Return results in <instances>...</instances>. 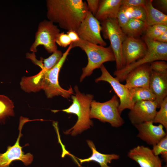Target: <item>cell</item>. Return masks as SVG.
I'll return each mask as SVG.
<instances>
[{
	"instance_id": "6da1fadb",
	"label": "cell",
	"mask_w": 167,
	"mask_h": 167,
	"mask_svg": "<svg viewBox=\"0 0 167 167\" xmlns=\"http://www.w3.org/2000/svg\"><path fill=\"white\" fill-rule=\"evenodd\" d=\"M47 16L49 20L58 24L60 27L76 32L89 11L82 0H47Z\"/></svg>"
},
{
	"instance_id": "7a4b0ae2",
	"label": "cell",
	"mask_w": 167,
	"mask_h": 167,
	"mask_svg": "<svg viewBox=\"0 0 167 167\" xmlns=\"http://www.w3.org/2000/svg\"><path fill=\"white\" fill-rule=\"evenodd\" d=\"M75 93L72 95V104L67 108L61 110L67 113L74 114L78 119L74 125L64 132L66 135L75 136L90 128L93 123L90 118V106L94 96L81 93L77 85L74 88Z\"/></svg>"
},
{
	"instance_id": "3957f363",
	"label": "cell",
	"mask_w": 167,
	"mask_h": 167,
	"mask_svg": "<svg viewBox=\"0 0 167 167\" xmlns=\"http://www.w3.org/2000/svg\"><path fill=\"white\" fill-rule=\"evenodd\" d=\"M73 48L79 47L86 53L88 58L86 66L82 68L80 82L90 75L95 69L100 68L106 62L115 61V58L110 46L105 47L95 44L80 39L71 43Z\"/></svg>"
},
{
	"instance_id": "277c9868",
	"label": "cell",
	"mask_w": 167,
	"mask_h": 167,
	"mask_svg": "<svg viewBox=\"0 0 167 167\" xmlns=\"http://www.w3.org/2000/svg\"><path fill=\"white\" fill-rule=\"evenodd\" d=\"M73 48L71 43L63 53L58 63L53 68L47 71L41 70L38 73L39 76V88L44 91L48 98H51L56 96H60L66 98H69L74 94L71 87L68 89L61 87L58 81L59 74L69 53Z\"/></svg>"
},
{
	"instance_id": "5b68a950",
	"label": "cell",
	"mask_w": 167,
	"mask_h": 167,
	"mask_svg": "<svg viewBox=\"0 0 167 167\" xmlns=\"http://www.w3.org/2000/svg\"><path fill=\"white\" fill-rule=\"evenodd\" d=\"M142 39L147 45V53L140 59L120 70L114 71L113 75L115 78L120 82L124 81L127 75L140 66L157 60L167 61V43L159 42L143 36Z\"/></svg>"
},
{
	"instance_id": "8992f818",
	"label": "cell",
	"mask_w": 167,
	"mask_h": 167,
	"mask_svg": "<svg viewBox=\"0 0 167 167\" xmlns=\"http://www.w3.org/2000/svg\"><path fill=\"white\" fill-rule=\"evenodd\" d=\"M101 32L104 38L109 40L115 58L116 70L124 67L122 52V44L126 37L117 18L109 19L101 21Z\"/></svg>"
},
{
	"instance_id": "52a82bcc",
	"label": "cell",
	"mask_w": 167,
	"mask_h": 167,
	"mask_svg": "<svg viewBox=\"0 0 167 167\" xmlns=\"http://www.w3.org/2000/svg\"><path fill=\"white\" fill-rule=\"evenodd\" d=\"M119 104V99L115 95L104 102L93 100L91 104L90 118L108 122L114 127L121 126L124 123V121L118 111Z\"/></svg>"
},
{
	"instance_id": "ba28073f",
	"label": "cell",
	"mask_w": 167,
	"mask_h": 167,
	"mask_svg": "<svg viewBox=\"0 0 167 167\" xmlns=\"http://www.w3.org/2000/svg\"><path fill=\"white\" fill-rule=\"evenodd\" d=\"M60 30L57 26L49 20H44L40 22L36 33L35 40L30 50L35 53L37 51V47L42 45L47 52L52 53L58 50L55 41Z\"/></svg>"
},
{
	"instance_id": "9c48e42d",
	"label": "cell",
	"mask_w": 167,
	"mask_h": 167,
	"mask_svg": "<svg viewBox=\"0 0 167 167\" xmlns=\"http://www.w3.org/2000/svg\"><path fill=\"white\" fill-rule=\"evenodd\" d=\"M36 120H29L28 118L20 117L19 127V133L17 140L14 145L7 147L5 152L0 153V167H9L11 163L16 160L22 161L26 166L31 163L33 158V155L29 153L24 154L22 150L24 147L20 145L19 140L23 135L21 131L24 124L28 122Z\"/></svg>"
},
{
	"instance_id": "30bf717a",
	"label": "cell",
	"mask_w": 167,
	"mask_h": 167,
	"mask_svg": "<svg viewBox=\"0 0 167 167\" xmlns=\"http://www.w3.org/2000/svg\"><path fill=\"white\" fill-rule=\"evenodd\" d=\"M100 68L101 74L99 77L96 79L95 82L104 81L110 84L119 99L120 104L118 111L121 114L125 109H131L135 103L132 101L129 88L125 84H121L115 77L112 76L103 64L101 66Z\"/></svg>"
},
{
	"instance_id": "8fae6325",
	"label": "cell",
	"mask_w": 167,
	"mask_h": 167,
	"mask_svg": "<svg viewBox=\"0 0 167 167\" xmlns=\"http://www.w3.org/2000/svg\"><path fill=\"white\" fill-rule=\"evenodd\" d=\"M101 30L100 21L89 11L76 32L80 39L105 47L107 43L101 36Z\"/></svg>"
},
{
	"instance_id": "7c38bea8",
	"label": "cell",
	"mask_w": 167,
	"mask_h": 167,
	"mask_svg": "<svg viewBox=\"0 0 167 167\" xmlns=\"http://www.w3.org/2000/svg\"><path fill=\"white\" fill-rule=\"evenodd\" d=\"M147 49V45L142 39L126 36L122 47L124 67L142 58Z\"/></svg>"
},
{
	"instance_id": "4fadbf2b",
	"label": "cell",
	"mask_w": 167,
	"mask_h": 167,
	"mask_svg": "<svg viewBox=\"0 0 167 167\" xmlns=\"http://www.w3.org/2000/svg\"><path fill=\"white\" fill-rule=\"evenodd\" d=\"M157 105L155 101H140L135 103L128 113V117L133 125L152 121L156 113Z\"/></svg>"
},
{
	"instance_id": "5bb4252c",
	"label": "cell",
	"mask_w": 167,
	"mask_h": 167,
	"mask_svg": "<svg viewBox=\"0 0 167 167\" xmlns=\"http://www.w3.org/2000/svg\"><path fill=\"white\" fill-rule=\"evenodd\" d=\"M127 156L135 161L140 167H162V161L155 155L152 149L143 145H138L128 152Z\"/></svg>"
},
{
	"instance_id": "9a60e30c",
	"label": "cell",
	"mask_w": 167,
	"mask_h": 167,
	"mask_svg": "<svg viewBox=\"0 0 167 167\" xmlns=\"http://www.w3.org/2000/svg\"><path fill=\"white\" fill-rule=\"evenodd\" d=\"M134 126L138 132L137 136L152 146L167 135L162 125H155L152 121L146 122Z\"/></svg>"
},
{
	"instance_id": "2e32d148",
	"label": "cell",
	"mask_w": 167,
	"mask_h": 167,
	"mask_svg": "<svg viewBox=\"0 0 167 167\" xmlns=\"http://www.w3.org/2000/svg\"><path fill=\"white\" fill-rule=\"evenodd\" d=\"M149 88L155 96L154 101L158 108L167 96V70H151Z\"/></svg>"
},
{
	"instance_id": "e0dca14e",
	"label": "cell",
	"mask_w": 167,
	"mask_h": 167,
	"mask_svg": "<svg viewBox=\"0 0 167 167\" xmlns=\"http://www.w3.org/2000/svg\"><path fill=\"white\" fill-rule=\"evenodd\" d=\"M151 69L150 63L140 66L130 71L126 76L125 84L129 88H149Z\"/></svg>"
},
{
	"instance_id": "ac0fdd59",
	"label": "cell",
	"mask_w": 167,
	"mask_h": 167,
	"mask_svg": "<svg viewBox=\"0 0 167 167\" xmlns=\"http://www.w3.org/2000/svg\"><path fill=\"white\" fill-rule=\"evenodd\" d=\"M122 5V0H100L99 8L95 17L101 21L117 18Z\"/></svg>"
},
{
	"instance_id": "d6986e66",
	"label": "cell",
	"mask_w": 167,
	"mask_h": 167,
	"mask_svg": "<svg viewBox=\"0 0 167 167\" xmlns=\"http://www.w3.org/2000/svg\"><path fill=\"white\" fill-rule=\"evenodd\" d=\"M87 142L92 151V155L87 158H78L81 164L94 161L98 163L101 167H111L108 166V163H110L113 160L119 159V156L117 154H104L99 152L92 141L88 140Z\"/></svg>"
},
{
	"instance_id": "ffe728a7",
	"label": "cell",
	"mask_w": 167,
	"mask_h": 167,
	"mask_svg": "<svg viewBox=\"0 0 167 167\" xmlns=\"http://www.w3.org/2000/svg\"><path fill=\"white\" fill-rule=\"evenodd\" d=\"M152 0H146L144 9L146 16L145 23L146 27L156 24H167V15L155 8Z\"/></svg>"
},
{
	"instance_id": "44dd1931",
	"label": "cell",
	"mask_w": 167,
	"mask_h": 167,
	"mask_svg": "<svg viewBox=\"0 0 167 167\" xmlns=\"http://www.w3.org/2000/svg\"><path fill=\"white\" fill-rule=\"evenodd\" d=\"M147 27L144 21L139 19H131L122 29L126 36L139 38Z\"/></svg>"
},
{
	"instance_id": "7402d4cb",
	"label": "cell",
	"mask_w": 167,
	"mask_h": 167,
	"mask_svg": "<svg viewBox=\"0 0 167 167\" xmlns=\"http://www.w3.org/2000/svg\"><path fill=\"white\" fill-rule=\"evenodd\" d=\"M63 54L61 50H57L46 58L44 59L41 57L40 60L35 59L33 63L40 66L41 70H49L53 68L58 63L62 56Z\"/></svg>"
},
{
	"instance_id": "603a6c76",
	"label": "cell",
	"mask_w": 167,
	"mask_h": 167,
	"mask_svg": "<svg viewBox=\"0 0 167 167\" xmlns=\"http://www.w3.org/2000/svg\"><path fill=\"white\" fill-rule=\"evenodd\" d=\"M129 88L132 101L135 104L140 101H154L155 100V96L149 88L135 87Z\"/></svg>"
},
{
	"instance_id": "cb8c5ba5",
	"label": "cell",
	"mask_w": 167,
	"mask_h": 167,
	"mask_svg": "<svg viewBox=\"0 0 167 167\" xmlns=\"http://www.w3.org/2000/svg\"><path fill=\"white\" fill-rule=\"evenodd\" d=\"M14 103L7 96L0 95V122L9 116L14 115Z\"/></svg>"
},
{
	"instance_id": "d4e9b609",
	"label": "cell",
	"mask_w": 167,
	"mask_h": 167,
	"mask_svg": "<svg viewBox=\"0 0 167 167\" xmlns=\"http://www.w3.org/2000/svg\"><path fill=\"white\" fill-rule=\"evenodd\" d=\"M160 109L156 112L152 121L154 123H159L167 130V96L161 103Z\"/></svg>"
},
{
	"instance_id": "484cf974",
	"label": "cell",
	"mask_w": 167,
	"mask_h": 167,
	"mask_svg": "<svg viewBox=\"0 0 167 167\" xmlns=\"http://www.w3.org/2000/svg\"><path fill=\"white\" fill-rule=\"evenodd\" d=\"M123 6L126 14L129 19H136L145 21L146 13L144 7Z\"/></svg>"
},
{
	"instance_id": "4316f807",
	"label": "cell",
	"mask_w": 167,
	"mask_h": 167,
	"mask_svg": "<svg viewBox=\"0 0 167 167\" xmlns=\"http://www.w3.org/2000/svg\"><path fill=\"white\" fill-rule=\"evenodd\" d=\"M167 31V24H156L148 26L145 31L144 37L153 40L159 36Z\"/></svg>"
},
{
	"instance_id": "83f0119b",
	"label": "cell",
	"mask_w": 167,
	"mask_h": 167,
	"mask_svg": "<svg viewBox=\"0 0 167 167\" xmlns=\"http://www.w3.org/2000/svg\"><path fill=\"white\" fill-rule=\"evenodd\" d=\"M152 151L156 156L161 155L165 161H167V135L162 138L156 144L153 146Z\"/></svg>"
},
{
	"instance_id": "f1b7e54d",
	"label": "cell",
	"mask_w": 167,
	"mask_h": 167,
	"mask_svg": "<svg viewBox=\"0 0 167 167\" xmlns=\"http://www.w3.org/2000/svg\"><path fill=\"white\" fill-rule=\"evenodd\" d=\"M55 42L59 46L63 47L69 46L72 43L67 34L63 32H60L58 35Z\"/></svg>"
},
{
	"instance_id": "f546056e",
	"label": "cell",
	"mask_w": 167,
	"mask_h": 167,
	"mask_svg": "<svg viewBox=\"0 0 167 167\" xmlns=\"http://www.w3.org/2000/svg\"><path fill=\"white\" fill-rule=\"evenodd\" d=\"M117 18L121 28L124 27L129 21L130 19L126 14L123 6L122 5L120 8Z\"/></svg>"
},
{
	"instance_id": "4dcf8cb0",
	"label": "cell",
	"mask_w": 167,
	"mask_h": 167,
	"mask_svg": "<svg viewBox=\"0 0 167 167\" xmlns=\"http://www.w3.org/2000/svg\"><path fill=\"white\" fill-rule=\"evenodd\" d=\"M145 0H122V5L126 6L145 7Z\"/></svg>"
},
{
	"instance_id": "1f68e13d",
	"label": "cell",
	"mask_w": 167,
	"mask_h": 167,
	"mask_svg": "<svg viewBox=\"0 0 167 167\" xmlns=\"http://www.w3.org/2000/svg\"><path fill=\"white\" fill-rule=\"evenodd\" d=\"M86 1L88 11L95 16L98 10L100 0H87Z\"/></svg>"
},
{
	"instance_id": "d6a6232c",
	"label": "cell",
	"mask_w": 167,
	"mask_h": 167,
	"mask_svg": "<svg viewBox=\"0 0 167 167\" xmlns=\"http://www.w3.org/2000/svg\"><path fill=\"white\" fill-rule=\"evenodd\" d=\"M66 34L69 36L72 42L78 41L80 39L77 33L75 31L73 30H69L67 32Z\"/></svg>"
},
{
	"instance_id": "836d02e7",
	"label": "cell",
	"mask_w": 167,
	"mask_h": 167,
	"mask_svg": "<svg viewBox=\"0 0 167 167\" xmlns=\"http://www.w3.org/2000/svg\"><path fill=\"white\" fill-rule=\"evenodd\" d=\"M157 6L161 10L164 12H167V0H158L155 1Z\"/></svg>"
},
{
	"instance_id": "e575fe53",
	"label": "cell",
	"mask_w": 167,
	"mask_h": 167,
	"mask_svg": "<svg viewBox=\"0 0 167 167\" xmlns=\"http://www.w3.org/2000/svg\"><path fill=\"white\" fill-rule=\"evenodd\" d=\"M153 40L162 43H167V31L156 37Z\"/></svg>"
}]
</instances>
